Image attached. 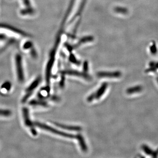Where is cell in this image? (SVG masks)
<instances>
[{
	"mask_svg": "<svg viewBox=\"0 0 158 158\" xmlns=\"http://www.w3.org/2000/svg\"><path fill=\"white\" fill-rule=\"evenodd\" d=\"M34 124L40 128L42 129L45 130V131H48L58 135L62 136V137H65V138H77V135L69 134V133L64 132L62 131H59V130L56 129L54 128L51 127L47 125L44 124V123H40L36 122L34 123Z\"/></svg>",
	"mask_w": 158,
	"mask_h": 158,
	"instance_id": "cell-1",
	"label": "cell"
},
{
	"mask_svg": "<svg viewBox=\"0 0 158 158\" xmlns=\"http://www.w3.org/2000/svg\"><path fill=\"white\" fill-rule=\"evenodd\" d=\"M23 59L21 55L19 53H16L15 56V67L18 79L19 82H23L24 81L23 69Z\"/></svg>",
	"mask_w": 158,
	"mask_h": 158,
	"instance_id": "cell-2",
	"label": "cell"
},
{
	"mask_svg": "<svg viewBox=\"0 0 158 158\" xmlns=\"http://www.w3.org/2000/svg\"><path fill=\"white\" fill-rule=\"evenodd\" d=\"M23 114L25 124L27 127L30 128L31 132L32 133L33 135H37V131L34 127V123L31 121L30 116H29V110L27 108L25 107L23 108Z\"/></svg>",
	"mask_w": 158,
	"mask_h": 158,
	"instance_id": "cell-3",
	"label": "cell"
},
{
	"mask_svg": "<svg viewBox=\"0 0 158 158\" xmlns=\"http://www.w3.org/2000/svg\"><path fill=\"white\" fill-rule=\"evenodd\" d=\"M107 83H103L98 90H97L96 92L92 94H90V96H88V98H87V101L88 102H90L93 101L94 100L99 99L101 97L103 94H104L105 91L107 88Z\"/></svg>",
	"mask_w": 158,
	"mask_h": 158,
	"instance_id": "cell-4",
	"label": "cell"
},
{
	"mask_svg": "<svg viewBox=\"0 0 158 158\" xmlns=\"http://www.w3.org/2000/svg\"><path fill=\"white\" fill-rule=\"evenodd\" d=\"M0 29L4 31H7L9 33H11L12 34H14L15 35H19L20 36H23L24 37L27 36V34L24 32H22L18 29L15 28L11 26L7 25L4 24H0Z\"/></svg>",
	"mask_w": 158,
	"mask_h": 158,
	"instance_id": "cell-5",
	"label": "cell"
},
{
	"mask_svg": "<svg viewBox=\"0 0 158 158\" xmlns=\"http://www.w3.org/2000/svg\"><path fill=\"white\" fill-rule=\"evenodd\" d=\"M62 74L74 76H77L80 77L82 78L85 79V80L90 81L91 80V77L89 75L85 73H82L81 72L77 71L75 70H65L61 72Z\"/></svg>",
	"mask_w": 158,
	"mask_h": 158,
	"instance_id": "cell-6",
	"label": "cell"
},
{
	"mask_svg": "<svg viewBox=\"0 0 158 158\" xmlns=\"http://www.w3.org/2000/svg\"><path fill=\"white\" fill-rule=\"evenodd\" d=\"M54 61H55V55L54 53H52L47 66L46 72V80L48 84H49L50 82L51 72H52V68L53 65Z\"/></svg>",
	"mask_w": 158,
	"mask_h": 158,
	"instance_id": "cell-7",
	"label": "cell"
},
{
	"mask_svg": "<svg viewBox=\"0 0 158 158\" xmlns=\"http://www.w3.org/2000/svg\"><path fill=\"white\" fill-rule=\"evenodd\" d=\"M98 77L100 78H113L120 76V73L118 72H100L97 74Z\"/></svg>",
	"mask_w": 158,
	"mask_h": 158,
	"instance_id": "cell-8",
	"label": "cell"
},
{
	"mask_svg": "<svg viewBox=\"0 0 158 158\" xmlns=\"http://www.w3.org/2000/svg\"><path fill=\"white\" fill-rule=\"evenodd\" d=\"M56 125L58 127L63 129L73 131H80L81 130V128L79 126H73L66 125L56 123Z\"/></svg>",
	"mask_w": 158,
	"mask_h": 158,
	"instance_id": "cell-9",
	"label": "cell"
},
{
	"mask_svg": "<svg viewBox=\"0 0 158 158\" xmlns=\"http://www.w3.org/2000/svg\"><path fill=\"white\" fill-rule=\"evenodd\" d=\"M41 81V77H38L35 81L33 82V83L31 84L30 86L27 88L26 91L27 93H30L32 94L34 89H36V88L39 85Z\"/></svg>",
	"mask_w": 158,
	"mask_h": 158,
	"instance_id": "cell-10",
	"label": "cell"
},
{
	"mask_svg": "<svg viewBox=\"0 0 158 158\" xmlns=\"http://www.w3.org/2000/svg\"><path fill=\"white\" fill-rule=\"evenodd\" d=\"M77 139L78 141L79 144H80L82 151L85 152H87L88 148H87V145H86L85 139H84L83 136L81 135H77Z\"/></svg>",
	"mask_w": 158,
	"mask_h": 158,
	"instance_id": "cell-11",
	"label": "cell"
},
{
	"mask_svg": "<svg viewBox=\"0 0 158 158\" xmlns=\"http://www.w3.org/2000/svg\"><path fill=\"white\" fill-rule=\"evenodd\" d=\"M31 106H42L46 107L48 106L47 103L42 101L37 100H33L31 101L29 103Z\"/></svg>",
	"mask_w": 158,
	"mask_h": 158,
	"instance_id": "cell-12",
	"label": "cell"
},
{
	"mask_svg": "<svg viewBox=\"0 0 158 158\" xmlns=\"http://www.w3.org/2000/svg\"><path fill=\"white\" fill-rule=\"evenodd\" d=\"M11 112L10 110L0 109V116L8 117V116H11Z\"/></svg>",
	"mask_w": 158,
	"mask_h": 158,
	"instance_id": "cell-13",
	"label": "cell"
},
{
	"mask_svg": "<svg viewBox=\"0 0 158 158\" xmlns=\"http://www.w3.org/2000/svg\"><path fill=\"white\" fill-rule=\"evenodd\" d=\"M11 83L9 81L5 82L2 86V88L6 89L7 90H9L11 89Z\"/></svg>",
	"mask_w": 158,
	"mask_h": 158,
	"instance_id": "cell-14",
	"label": "cell"
},
{
	"mask_svg": "<svg viewBox=\"0 0 158 158\" xmlns=\"http://www.w3.org/2000/svg\"><path fill=\"white\" fill-rule=\"evenodd\" d=\"M23 5L26 6V8H31V3L30 0H19Z\"/></svg>",
	"mask_w": 158,
	"mask_h": 158,
	"instance_id": "cell-15",
	"label": "cell"
},
{
	"mask_svg": "<svg viewBox=\"0 0 158 158\" xmlns=\"http://www.w3.org/2000/svg\"><path fill=\"white\" fill-rule=\"evenodd\" d=\"M84 70H85V72H87L88 70V63H85V64H84Z\"/></svg>",
	"mask_w": 158,
	"mask_h": 158,
	"instance_id": "cell-16",
	"label": "cell"
}]
</instances>
